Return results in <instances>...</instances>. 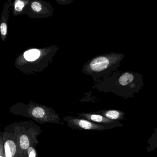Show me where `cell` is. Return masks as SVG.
<instances>
[{"label":"cell","instance_id":"obj_1","mask_svg":"<svg viewBox=\"0 0 157 157\" xmlns=\"http://www.w3.org/2000/svg\"><path fill=\"white\" fill-rule=\"evenodd\" d=\"M105 87L116 93L138 92L144 86L143 76L133 71H116L105 78Z\"/></svg>","mask_w":157,"mask_h":157},{"label":"cell","instance_id":"obj_2","mask_svg":"<svg viewBox=\"0 0 157 157\" xmlns=\"http://www.w3.org/2000/svg\"><path fill=\"white\" fill-rule=\"evenodd\" d=\"M125 57L124 54L111 53L96 57L91 61L89 68L91 72L110 75L117 70Z\"/></svg>","mask_w":157,"mask_h":157},{"label":"cell","instance_id":"obj_3","mask_svg":"<svg viewBox=\"0 0 157 157\" xmlns=\"http://www.w3.org/2000/svg\"><path fill=\"white\" fill-rule=\"evenodd\" d=\"M70 121L73 124L84 129H93L96 128H97L96 125L94 124L91 123L90 121L83 120V119L73 118V119H70Z\"/></svg>","mask_w":157,"mask_h":157},{"label":"cell","instance_id":"obj_4","mask_svg":"<svg viewBox=\"0 0 157 157\" xmlns=\"http://www.w3.org/2000/svg\"><path fill=\"white\" fill-rule=\"evenodd\" d=\"M4 148L6 157H13L15 155L16 146L13 140H7L4 144Z\"/></svg>","mask_w":157,"mask_h":157},{"label":"cell","instance_id":"obj_5","mask_svg":"<svg viewBox=\"0 0 157 157\" xmlns=\"http://www.w3.org/2000/svg\"><path fill=\"white\" fill-rule=\"evenodd\" d=\"M41 53L38 49H31L25 51L24 57L28 61H33L37 59L40 57Z\"/></svg>","mask_w":157,"mask_h":157},{"label":"cell","instance_id":"obj_6","mask_svg":"<svg viewBox=\"0 0 157 157\" xmlns=\"http://www.w3.org/2000/svg\"><path fill=\"white\" fill-rule=\"evenodd\" d=\"M83 117H86L87 119L91 121H94V122H98V123H101L104 122L106 119L102 116L99 115L95 114H83Z\"/></svg>","mask_w":157,"mask_h":157},{"label":"cell","instance_id":"obj_7","mask_svg":"<svg viewBox=\"0 0 157 157\" xmlns=\"http://www.w3.org/2000/svg\"><path fill=\"white\" fill-rule=\"evenodd\" d=\"M32 113L33 116L35 117L41 118L44 116L45 115V111L42 107H36L33 109Z\"/></svg>","mask_w":157,"mask_h":157},{"label":"cell","instance_id":"obj_8","mask_svg":"<svg viewBox=\"0 0 157 157\" xmlns=\"http://www.w3.org/2000/svg\"><path fill=\"white\" fill-rule=\"evenodd\" d=\"M20 146L22 149L26 150L29 147L30 141L29 138L25 135H23L21 137L20 140Z\"/></svg>","mask_w":157,"mask_h":157},{"label":"cell","instance_id":"obj_9","mask_svg":"<svg viewBox=\"0 0 157 157\" xmlns=\"http://www.w3.org/2000/svg\"><path fill=\"white\" fill-rule=\"evenodd\" d=\"M119 113L115 110H110L105 113V117L109 119L115 120L118 118L119 116Z\"/></svg>","mask_w":157,"mask_h":157},{"label":"cell","instance_id":"obj_10","mask_svg":"<svg viewBox=\"0 0 157 157\" xmlns=\"http://www.w3.org/2000/svg\"><path fill=\"white\" fill-rule=\"evenodd\" d=\"M25 5V3L23 1H20V0H18L16 1L15 2L14 4V9L17 12H21L22 10Z\"/></svg>","mask_w":157,"mask_h":157},{"label":"cell","instance_id":"obj_11","mask_svg":"<svg viewBox=\"0 0 157 157\" xmlns=\"http://www.w3.org/2000/svg\"><path fill=\"white\" fill-rule=\"evenodd\" d=\"M32 8L34 11L38 12L42 10V5L37 2H33L32 4Z\"/></svg>","mask_w":157,"mask_h":157},{"label":"cell","instance_id":"obj_12","mask_svg":"<svg viewBox=\"0 0 157 157\" xmlns=\"http://www.w3.org/2000/svg\"><path fill=\"white\" fill-rule=\"evenodd\" d=\"M1 32L3 36H6L7 33V25L4 23H2L1 25Z\"/></svg>","mask_w":157,"mask_h":157},{"label":"cell","instance_id":"obj_13","mask_svg":"<svg viewBox=\"0 0 157 157\" xmlns=\"http://www.w3.org/2000/svg\"><path fill=\"white\" fill-rule=\"evenodd\" d=\"M28 155L29 157H36V151L32 147H30L28 150Z\"/></svg>","mask_w":157,"mask_h":157},{"label":"cell","instance_id":"obj_14","mask_svg":"<svg viewBox=\"0 0 157 157\" xmlns=\"http://www.w3.org/2000/svg\"><path fill=\"white\" fill-rule=\"evenodd\" d=\"M0 157H3V156H2V155H1V156H0Z\"/></svg>","mask_w":157,"mask_h":157}]
</instances>
